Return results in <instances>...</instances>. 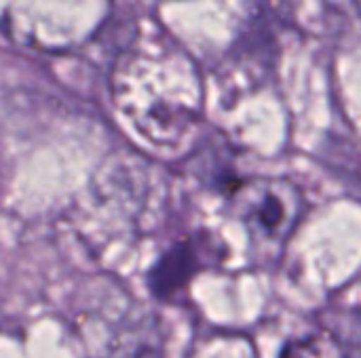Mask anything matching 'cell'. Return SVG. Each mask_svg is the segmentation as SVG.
<instances>
[{
  "label": "cell",
  "mask_w": 361,
  "mask_h": 358,
  "mask_svg": "<svg viewBox=\"0 0 361 358\" xmlns=\"http://www.w3.org/2000/svg\"><path fill=\"white\" fill-rule=\"evenodd\" d=\"M237 207L243 226L260 251L277 255L290 241L305 213L298 186L281 177H258L241 184Z\"/></svg>",
  "instance_id": "6da1fadb"
},
{
  "label": "cell",
  "mask_w": 361,
  "mask_h": 358,
  "mask_svg": "<svg viewBox=\"0 0 361 358\" xmlns=\"http://www.w3.org/2000/svg\"><path fill=\"white\" fill-rule=\"evenodd\" d=\"M279 358H347V352L332 333L317 331L288 344Z\"/></svg>",
  "instance_id": "7a4b0ae2"
}]
</instances>
